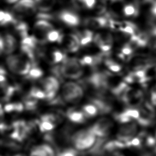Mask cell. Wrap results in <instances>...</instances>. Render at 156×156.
<instances>
[{"instance_id": "obj_1", "label": "cell", "mask_w": 156, "mask_h": 156, "mask_svg": "<svg viewBox=\"0 0 156 156\" xmlns=\"http://www.w3.org/2000/svg\"><path fill=\"white\" fill-rule=\"evenodd\" d=\"M97 136L90 129L77 131L71 137L70 141L75 149L83 151L93 148L96 144Z\"/></svg>"}, {"instance_id": "obj_2", "label": "cell", "mask_w": 156, "mask_h": 156, "mask_svg": "<svg viewBox=\"0 0 156 156\" xmlns=\"http://www.w3.org/2000/svg\"><path fill=\"white\" fill-rule=\"evenodd\" d=\"M58 68L60 76L70 79H77L83 74L82 65L76 58H66Z\"/></svg>"}, {"instance_id": "obj_3", "label": "cell", "mask_w": 156, "mask_h": 156, "mask_svg": "<svg viewBox=\"0 0 156 156\" xmlns=\"http://www.w3.org/2000/svg\"><path fill=\"white\" fill-rule=\"evenodd\" d=\"M9 69L15 74L19 75L28 74L32 68L31 62L24 55H9L6 59Z\"/></svg>"}, {"instance_id": "obj_4", "label": "cell", "mask_w": 156, "mask_h": 156, "mask_svg": "<svg viewBox=\"0 0 156 156\" xmlns=\"http://www.w3.org/2000/svg\"><path fill=\"white\" fill-rule=\"evenodd\" d=\"M83 88L79 84L68 82L65 83L62 89L63 99L68 103H77L83 96Z\"/></svg>"}, {"instance_id": "obj_5", "label": "cell", "mask_w": 156, "mask_h": 156, "mask_svg": "<svg viewBox=\"0 0 156 156\" xmlns=\"http://www.w3.org/2000/svg\"><path fill=\"white\" fill-rule=\"evenodd\" d=\"M112 125L109 118H103L97 121L90 129L98 138H104L108 134Z\"/></svg>"}, {"instance_id": "obj_6", "label": "cell", "mask_w": 156, "mask_h": 156, "mask_svg": "<svg viewBox=\"0 0 156 156\" xmlns=\"http://www.w3.org/2000/svg\"><path fill=\"white\" fill-rule=\"evenodd\" d=\"M138 130L136 123L129 122L124 124L120 127L117 134L118 140L124 141L126 144L127 141L135 137Z\"/></svg>"}, {"instance_id": "obj_7", "label": "cell", "mask_w": 156, "mask_h": 156, "mask_svg": "<svg viewBox=\"0 0 156 156\" xmlns=\"http://www.w3.org/2000/svg\"><path fill=\"white\" fill-rule=\"evenodd\" d=\"M35 2L34 0H20L13 7V12L18 15L23 16L31 15L35 11Z\"/></svg>"}, {"instance_id": "obj_8", "label": "cell", "mask_w": 156, "mask_h": 156, "mask_svg": "<svg viewBox=\"0 0 156 156\" xmlns=\"http://www.w3.org/2000/svg\"><path fill=\"white\" fill-rule=\"evenodd\" d=\"M53 30L52 25L45 20H38L34 26L35 37L38 41H44L47 38L48 34Z\"/></svg>"}, {"instance_id": "obj_9", "label": "cell", "mask_w": 156, "mask_h": 156, "mask_svg": "<svg viewBox=\"0 0 156 156\" xmlns=\"http://www.w3.org/2000/svg\"><path fill=\"white\" fill-rule=\"evenodd\" d=\"M94 42L103 52L110 50L113 43L112 35L110 33H99L94 37Z\"/></svg>"}, {"instance_id": "obj_10", "label": "cell", "mask_w": 156, "mask_h": 156, "mask_svg": "<svg viewBox=\"0 0 156 156\" xmlns=\"http://www.w3.org/2000/svg\"><path fill=\"white\" fill-rule=\"evenodd\" d=\"M60 43L63 44V46L66 51L71 52L77 51L80 45L79 37L73 34L63 36Z\"/></svg>"}, {"instance_id": "obj_11", "label": "cell", "mask_w": 156, "mask_h": 156, "mask_svg": "<svg viewBox=\"0 0 156 156\" xmlns=\"http://www.w3.org/2000/svg\"><path fill=\"white\" fill-rule=\"evenodd\" d=\"M16 40L15 38L10 35L5 34L1 36L0 39V49L1 53L9 54L13 52L16 48Z\"/></svg>"}, {"instance_id": "obj_12", "label": "cell", "mask_w": 156, "mask_h": 156, "mask_svg": "<svg viewBox=\"0 0 156 156\" xmlns=\"http://www.w3.org/2000/svg\"><path fill=\"white\" fill-rule=\"evenodd\" d=\"M41 85L46 94H56L59 88V82L56 77L49 76L41 81Z\"/></svg>"}, {"instance_id": "obj_13", "label": "cell", "mask_w": 156, "mask_h": 156, "mask_svg": "<svg viewBox=\"0 0 156 156\" xmlns=\"http://www.w3.org/2000/svg\"><path fill=\"white\" fill-rule=\"evenodd\" d=\"M59 19L69 26H76L80 23V19L77 15L69 10H63L58 14Z\"/></svg>"}, {"instance_id": "obj_14", "label": "cell", "mask_w": 156, "mask_h": 156, "mask_svg": "<svg viewBox=\"0 0 156 156\" xmlns=\"http://www.w3.org/2000/svg\"><path fill=\"white\" fill-rule=\"evenodd\" d=\"M109 19L105 16H98V17H91L87 18L85 21V25L87 27L98 29L101 27L108 26Z\"/></svg>"}, {"instance_id": "obj_15", "label": "cell", "mask_w": 156, "mask_h": 156, "mask_svg": "<svg viewBox=\"0 0 156 156\" xmlns=\"http://www.w3.org/2000/svg\"><path fill=\"white\" fill-rule=\"evenodd\" d=\"M30 156H55V154L52 147L47 144H43L33 147Z\"/></svg>"}, {"instance_id": "obj_16", "label": "cell", "mask_w": 156, "mask_h": 156, "mask_svg": "<svg viewBox=\"0 0 156 156\" xmlns=\"http://www.w3.org/2000/svg\"><path fill=\"white\" fill-rule=\"evenodd\" d=\"M67 116L71 121L76 123H81L84 122L86 117L83 112L76 110H69L67 113Z\"/></svg>"}, {"instance_id": "obj_17", "label": "cell", "mask_w": 156, "mask_h": 156, "mask_svg": "<svg viewBox=\"0 0 156 156\" xmlns=\"http://www.w3.org/2000/svg\"><path fill=\"white\" fill-rule=\"evenodd\" d=\"M36 7L42 12L50 10L55 2V0H35Z\"/></svg>"}, {"instance_id": "obj_18", "label": "cell", "mask_w": 156, "mask_h": 156, "mask_svg": "<svg viewBox=\"0 0 156 156\" xmlns=\"http://www.w3.org/2000/svg\"><path fill=\"white\" fill-rule=\"evenodd\" d=\"M80 40L81 46H85L90 43L93 38V34L91 30H85L82 31L79 35H77Z\"/></svg>"}, {"instance_id": "obj_19", "label": "cell", "mask_w": 156, "mask_h": 156, "mask_svg": "<svg viewBox=\"0 0 156 156\" xmlns=\"http://www.w3.org/2000/svg\"><path fill=\"white\" fill-rule=\"evenodd\" d=\"M24 105L21 102H14L7 104L4 107V110L6 112H20L24 109Z\"/></svg>"}, {"instance_id": "obj_20", "label": "cell", "mask_w": 156, "mask_h": 156, "mask_svg": "<svg viewBox=\"0 0 156 156\" xmlns=\"http://www.w3.org/2000/svg\"><path fill=\"white\" fill-rule=\"evenodd\" d=\"M122 12L126 16H136L138 14V9L136 5L129 4L123 7Z\"/></svg>"}, {"instance_id": "obj_21", "label": "cell", "mask_w": 156, "mask_h": 156, "mask_svg": "<svg viewBox=\"0 0 156 156\" xmlns=\"http://www.w3.org/2000/svg\"><path fill=\"white\" fill-rule=\"evenodd\" d=\"M0 23L2 26L7 25L9 23H16L14 17L10 13L2 10L0 13Z\"/></svg>"}, {"instance_id": "obj_22", "label": "cell", "mask_w": 156, "mask_h": 156, "mask_svg": "<svg viewBox=\"0 0 156 156\" xmlns=\"http://www.w3.org/2000/svg\"><path fill=\"white\" fill-rule=\"evenodd\" d=\"M38 99L35 98L28 94L24 99V107L27 110H33L35 108L37 104Z\"/></svg>"}, {"instance_id": "obj_23", "label": "cell", "mask_w": 156, "mask_h": 156, "mask_svg": "<svg viewBox=\"0 0 156 156\" xmlns=\"http://www.w3.org/2000/svg\"><path fill=\"white\" fill-rule=\"evenodd\" d=\"M82 110L86 116H94L99 113L97 107L93 104L85 105Z\"/></svg>"}, {"instance_id": "obj_24", "label": "cell", "mask_w": 156, "mask_h": 156, "mask_svg": "<svg viewBox=\"0 0 156 156\" xmlns=\"http://www.w3.org/2000/svg\"><path fill=\"white\" fill-rule=\"evenodd\" d=\"M15 30L20 35V36H21V37L22 38L28 36V35H27L28 27H27V25L25 23L20 22V23H16Z\"/></svg>"}, {"instance_id": "obj_25", "label": "cell", "mask_w": 156, "mask_h": 156, "mask_svg": "<svg viewBox=\"0 0 156 156\" xmlns=\"http://www.w3.org/2000/svg\"><path fill=\"white\" fill-rule=\"evenodd\" d=\"M63 36L58 30H52L47 35L46 40L50 42H55L57 41L60 43Z\"/></svg>"}, {"instance_id": "obj_26", "label": "cell", "mask_w": 156, "mask_h": 156, "mask_svg": "<svg viewBox=\"0 0 156 156\" xmlns=\"http://www.w3.org/2000/svg\"><path fill=\"white\" fill-rule=\"evenodd\" d=\"M30 96L35 98L37 99H46V93L44 90H41L38 87H33L30 89L29 94Z\"/></svg>"}, {"instance_id": "obj_27", "label": "cell", "mask_w": 156, "mask_h": 156, "mask_svg": "<svg viewBox=\"0 0 156 156\" xmlns=\"http://www.w3.org/2000/svg\"><path fill=\"white\" fill-rule=\"evenodd\" d=\"M38 127L41 132H46L52 130L55 127V124L46 121H40L38 122Z\"/></svg>"}, {"instance_id": "obj_28", "label": "cell", "mask_w": 156, "mask_h": 156, "mask_svg": "<svg viewBox=\"0 0 156 156\" xmlns=\"http://www.w3.org/2000/svg\"><path fill=\"white\" fill-rule=\"evenodd\" d=\"M52 62L54 63H58L61 62H63V60L66 58L65 55L60 51L56 50L54 51L51 55Z\"/></svg>"}, {"instance_id": "obj_29", "label": "cell", "mask_w": 156, "mask_h": 156, "mask_svg": "<svg viewBox=\"0 0 156 156\" xmlns=\"http://www.w3.org/2000/svg\"><path fill=\"white\" fill-rule=\"evenodd\" d=\"M105 65L107 68L112 72H119L121 69V66L112 60L107 59L105 60Z\"/></svg>"}, {"instance_id": "obj_30", "label": "cell", "mask_w": 156, "mask_h": 156, "mask_svg": "<svg viewBox=\"0 0 156 156\" xmlns=\"http://www.w3.org/2000/svg\"><path fill=\"white\" fill-rule=\"evenodd\" d=\"M149 26L151 35L156 37V15L150 13L149 19Z\"/></svg>"}, {"instance_id": "obj_31", "label": "cell", "mask_w": 156, "mask_h": 156, "mask_svg": "<svg viewBox=\"0 0 156 156\" xmlns=\"http://www.w3.org/2000/svg\"><path fill=\"white\" fill-rule=\"evenodd\" d=\"M43 74V71L38 68V67H32L29 73H28V76L30 78H32V79H38L40 77H41Z\"/></svg>"}, {"instance_id": "obj_32", "label": "cell", "mask_w": 156, "mask_h": 156, "mask_svg": "<svg viewBox=\"0 0 156 156\" xmlns=\"http://www.w3.org/2000/svg\"><path fill=\"white\" fill-rule=\"evenodd\" d=\"M127 116L130 117L132 119L138 120L140 118V111L137 109H133V108H128L123 112Z\"/></svg>"}, {"instance_id": "obj_33", "label": "cell", "mask_w": 156, "mask_h": 156, "mask_svg": "<svg viewBox=\"0 0 156 156\" xmlns=\"http://www.w3.org/2000/svg\"><path fill=\"white\" fill-rule=\"evenodd\" d=\"M57 156H78V155L74 149L66 148L58 152Z\"/></svg>"}, {"instance_id": "obj_34", "label": "cell", "mask_w": 156, "mask_h": 156, "mask_svg": "<svg viewBox=\"0 0 156 156\" xmlns=\"http://www.w3.org/2000/svg\"><path fill=\"white\" fill-rule=\"evenodd\" d=\"M133 50L134 49L132 48V46L129 43H127L121 48V53L124 56H129L132 54Z\"/></svg>"}, {"instance_id": "obj_35", "label": "cell", "mask_w": 156, "mask_h": 156, "mask_svg": "<svg viewBox=\"0 0 156 156\" xmlns=\"http://www.w3.org/2000/svg\"><path fill=\"white\" fill-rule=\"evenodd\" d=\"M80 3L87 8L91 9L94 7L96 3V0H81Z\"/></svg>"}, {"instance_id": "obj_36", "label": "cell", "mask_w": 156, "mask_h": 156, "mask_svg": "<svg viewBox=\"0 0 156 156\" xmlns=\"http://www.w3.org/2000/svg\"><path fill=\"white\" fill-rule=\"evenodd\" d=\"M151 101L152 103L154 105H156V87L154 90V91H153L152 92L151 94Z\"/></svg>"}, {"instance_id": "obj_37", "label": "cell", "mask_w": 156, "mask_h": 156, "mask_svg": "<svg viewBox=\"0 0 156 156\" xmlns=\"http://www.w3.org/2000/svg\"><path fill=\"white\" fill-rule=\"evenodd\" d=\"M5 2H8V3H14L15 2H16L18 0H4Z\"/></svg>"}]
</instances>
